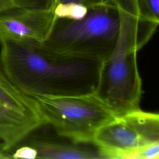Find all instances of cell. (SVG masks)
<instances>
[{"instance_id": "cell-10", "label": "cell", "mask_w": 159, "mask_h": 159, "mask_svg": "<svg viewBox=\"0 0 159 159\" xmlns=\"http://www.w3.org/2000/svg\"><path fill=\"white\" fill-rule=\"evenodd\" d=\"M56 0H0V12L14 7L54 11Z\"/></svg>"}, {"instance_id": "cell-13", "label": "cell", "mask_w": 159, "mask_h": 159, "mask_svg": "<svg viewBox=\"0 0 159 159\" xmlns=\"http://www.w3.org/2000/svg\"><path fill=\"white\" fill-rule=\"evenodd\" d=\"M108 1V0H56L55 5L59 3H68L74 2L82 4L86 6L88 9L96 6L102 4Z\"/></svg>"}, {"instance_id": "cell-5", "label": "cell", "mask_w": 159, "mask_h": 159, "mask_svg": "<svg viewBox=\"0 0 159 159\" xmlns=\"http://www.w3.org/2000/svg\"><path fill=\"white\" fill-rule=\"evenodd\" d=\"M159 142V116L140 108L116 115L96 133L92 143L102 158L135 159L138 148Z\"/></svg>"}, {"instance_id": "cell-4", "label": "cell", "mask_w": 159, "mask_h": 159, "mask_svg": "<svg viewBox=\"0 0 159 159\" xmlns=\"http://www.w3.org/2000/svg\"><path fill=\"white\" fill-rule=\"evenodd\" d=\"M33 98L45 124L75 143H92L97 131L116 116L96 92Z\"/></svg>"}, {"instance_id": "cell-12", "label": "cell", "mask_w": 159, "mask_h": 159, "mask_svg": "<svg viewBox=\"0 0 159 159\" xmlns=\"http://www.w3.org/2000/svg\"><path fill=\"white\" fill-rule=\"evenodd\" d=\"M137 3L143 18L159 24V0H137Z\"/></svg>"}, {"instance_id": "cell-2", "label": "cell", "mask_w": 159, "mask_h": 159, "mask_svg": "<svg viewBox=\"0 0 159 159\" xmlns=\"http://www.w3.org/2000/svg\"><path fill=\"white\" fill-rule=\"evenodd\" d=\"M119 16V32L115 47L102 62L97 95L116 114L139 108L142 82L137 52L149 41L158 24L143 18L137 0H108Z\"/></svg>"}, {"instance_id": "cell-7", "label": "cell", "mask_w": 159, "mask_h": 159, "mask_svg": "<svg viewBox=\"0 0 159 159\" xmlns=\"http://www.w3.org/2000/svg\"><path fill=\"white\" fill-rule=\"evenodd\" d=\"M57 17L54 11L14 7L0 12V44L6 40L42 43L50 35Z\"/></svg>"}, {"instance_id": "cell-6", "label": "cell", "mask_w": 159, "mask_h": 159, "mask_svg": "<svg viewBox=\"0 0 159 159\" xmlns=\"http://www.w3.org/2000/svg\"><path fill=\"white\" fill-rule=\"evenodd\" d=\"M83 144L34 135L32 132L14 144L7 147H1L0 159L102 158L97 148H91Z\"/></svg>"}, {"instance_id": "cell-11", "label": "cell", "mask_w": 159, "mask_h": 159, "mask_svg": "<svg viewBox=\"0 0 159 159\" xmlns=\"http://www.w3.org/2000/svg\"><path fill=\"white\" fill-rule=\"evenodd\" d=\"M88 12V8L74 2L59 3L55 5L54 14L57 18L79 20L83 18Z\"/></svg>"}, {"instance_id": "cell-14", "label": "cell", "mask_w": 159, "mask_h": 159, "mask_svg": "<svg viewBox=\"0 0 159 159\" xmlns=\"http://www.w3.org/2000/svg\"><path fill=\"white\" fill-rule=\"evenodd\" d=\"M2 142L0 141V148L1 147V146H2Z\"/></svg>"}, {"instance_id": "cell-1", "label": "cell", "mask_w": 159, "mask_h": 159, "mask_svg": "<svg viewBox=\"0 0 159 159\" xmlns=\"http://www.w3.org/2000/svg\"><path fill=\"white\" fill-rule=\"evenodd\" d=\"M0 60L11 80L32 98L94 93L102 62L58 54L42 43L6 40Z\"/></svg>"}, {"instance_id": "cell-3", "label": "cell", "mask_w": 159, "mask_h": 159, "mask_svg": "<svg viewBox=\"0 0 159 159\" xmlns=\"http://www.w3.org/2000/svg\"><path fill=\"white\" fill-rule=\"evenodd\" d=\"M119 32V16L109 1L88 9L79 20L57 18L42 45L67 56L104 61L112 53Z\"/></svg>"}, {"instance_id": "cell-9", "label": "cell", "mask_w": 159, "mask_h": 159, "mask_svg": "<svg viewBox=\"0 0 159 159\" xmlns=\"http://www.w3.org/2000/svg\"><path fill=\"white\" fill-rule=\"evenodd\" d=\"M0 104L13 111L43 121L35 100L24 93L11 80L4 70L1 60Z\"/></svg>"}, {"instance_id": "cell-8", "label": "cell", "mask_w": 159, "mask_h": 159, "mask_svg": "<svg viewBox=\"0 0 159 159\" xmlns=\"http://www.w3.org/2000/svg\"><path fill=\"white\" fill-rule=\"evenodd\" d=\"M44 122L9 109L0 104V141L7 147L35 131Z\"/></svg>"}]
</instances>
